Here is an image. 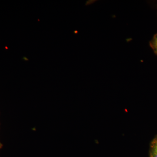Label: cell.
I'll return each instance as SVG.
<instances>
[{
    "label": "cell",
    "instance_id": "obj_2",
    "mask_svg": "<svg viewBox=\"0 0 157 157\" xmlns=\"http://www.w3.org/2000/svg\"><path fill=\"white\" fill-rule=\"evenodd\" d=\"M150 45L155 53L157 55V33L155 35L151 41Z\"/></svg>",
    "mask_w": 157,
    "mask_h": 157
},
{
    "label": "cell",
    "instance_id": "obj_3",
    "mask_svg": "<svg viewBox=\"0 0 157 157\" xmlns=\"http://www.w3.org/2000/svg\"><path fill=\"white\" fill-rule=\"evenodd\" d=\"M2 144L0 143V149L1 148V147H2Z\"/></svg>",
    "mask_w": 157,
    "mask_h": 157
},
{
    "label": "cell",
    "instance_id": "obj_1",
    "mask_svg": "<svg viewBox=\"0 0 157 157\" xmlns=\"http://www.w3.org/2000/svg\"><path fill=\"white\" fill-rule=\"evenodd\" d=\"M150 157H157V137L154 139L151 144Z\"/></svg>",
    "mask_w": 157,
    "mask_h": 157
}]
</instances>
